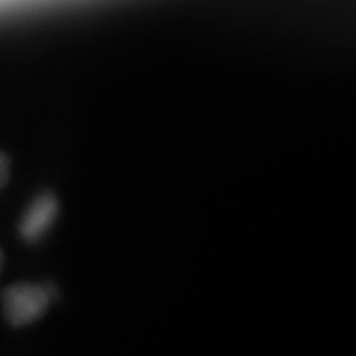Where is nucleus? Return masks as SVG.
<instances>
[{"label": "nucleus", "mask_w": 356, "mask_h": 356, "mask_svg": "<svg viewBox=\"0 0 356 356\" xmlns=\"http://www.w3.org/2000/svg\"><path fill=\"white\" fill-rule=\"evenodd\" d=\"M51 282H15L0 292L2 315L12 328L29 327L47 314L56 297Z\"/></svg>", "instance_id": "obj_1"}, {"label": "nucleus", "mask_w": 356, "mask_h": 356, "mask_svg": "<svg viewBox=\"0 0 356 356\" xmlns=\"http://www.w3.org/2000/svg\"><path fill=\"white\" fill-rule=\"evenodd\" d=\"M60 210V198L56 197L55 191H40L37 197L26 204L19 218L17 231H19L22 241L26 244H37L42 241L55 226Z\"/></svg>", "instance_id": "obj_2"}, {"label": "nucleus", "mask_w": 356, "mask_h": 356, "mask_svg": "<svg viewBox=\"0 0 356 356\" xmlns=\"http://www.w3.org/2000/svg\"><path fill=\"white\" fill-rule=\"evenodd\" d=\"M12 175V160L8 155L0 150V188L7 185V181L10 180Z\"/></svg>", "instance_id": "obj_3"}, {"label": "nucleus", "mask_w": 356, "mask_h": 356, "mask_svg": "<svg viewBox=\"0 0 356 356\" xmlns=\"http://www.w3.org/2000/svg\"><path fill=\"white\" fill-rule=\"evenodd\" d=\"M3 264H6V256H3L2 248H0V274H2V270H3Z\"/></svg>", "instance_id": "obj_4"}]
</instances>
